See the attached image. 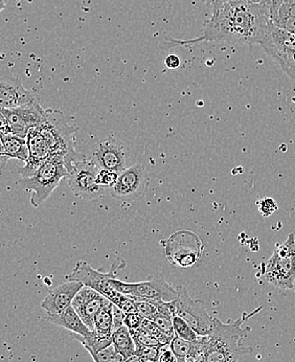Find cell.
I'll return each mask as SVG.
<instances>
[{"mask_svg": "<svg viewBox=\"0 0 295 362\" xmlns=\"http://www.w3.org/2000/svg\"><path fill=\"white\" fill-rule=\"evenodd\" d=\"M270 25V4H253L244 0H225L212 10L201 36L187 40L169 38L172 45L222 41L235 45H261Z\"/></svg>", "mask_w": 295, "mask_h": 362, "instance_id": "6da1fadb", "label": "cell"}, {"mask_svg": "<svg viewBox=\"0 0 295 362\" xmlns=\"http://www.w3.org/2000/svg\"><path fill=\"white\" fill-rule=\"evenodd\" d=\"M260 309L250 315L244 314L241 318L229 324L214 318L211 333L204 337V353L201 362H238L244 355L251 354L253 349L243 344L250 328H242V325Z\"/></svg>", "mask_w": 295, "mask_h": 362, "instance_id": "7a4b0ae2", "label": "cell"}, {"mask_svg": "<svg viewBox=\"0 0 295 362\" xmlns=\"http://www.w3.org/2000/svg\"><path fill=\"white\" fill-rule=\"evenodd\" d=\"M67 181L74 195L79 199L95 200L103 197L107 189L98 183L100 169L89 157L74 152L64 156Z\"/></svg>", "mask_w": 295, "mask_h": 362, "instance_id": "3957f363", "label": "cell"}, {"mask_svg": "<svg viewBox=\"0 0 295 362\" xmlns=\"http://www.w3.org/2000/svg\"><path fill=\"white\" fill-rule=\"evenodd\" d=\"M64 156H50V158L30 177L21 178L19 185L26 191H32L30 204L34 207L42 206L61 181L67 177Z\"/></svg>", "mask_w": 295, "mask_h": 362, "instance_id": "277c9868", "label": "cell"}, {"mask_svg": "<svg viewBox=\"0 0 295 362\" xmlns=\"http://www.w3.org/2000/svg\"><path fill=\"white\" fill-rule=\"evenodd\" d=\"M41 133L47 139L52 156H66L74 153V135L78 126L71 124L69 117L61 111L50 109L47 122L39 126Z\"/></svg>", "mask_w": 295, "mask_h": 362, "instance_id": "5b68a950", "label": "cell"}, {"mask_svg": "<svg viewBox=\"0 0 295 362\" xmlns=\"http://www.w3.org/2000/svg\"><path fill=\"white\" fill-rule=\"evenodd\" d=\"M111 286L120 293L133 298L161 303H172L178 298L177 288L172 287L161 274L139 283H126L113 279Z\"/></svg>", "mask_w": 295, "mask_h": 362, "instance_id": "8992f818", "label": "cell"}, {"mask_svg": "<svg viewBox=\"0 0 295 362\" xmlns=\"http://www.w3.org/2000/svg\"><path fill=\"white\" fill-rule=\"evenodd\" d=\"M178 298L173 302L175 315L183 317L199 337H207L213 328L214 318L209 315L205 309L204 302L193 300L183 286L177 287Z\"/></svg>", "mask_w": 295, "mask_h": 362, "instance_id": "52a82bcc", "label": "cell"}, {"mask_svg": "<svg viewBox=\"0 0 295 362\" xmlns=\"http://www.w3.org/2000/svg\"><path fill=\"white\" fill-rule=\"evenodd\" d=\"M115 268H117V265L113 264L111 272L103 274L98 270L93 269L87 262L80 261L76 264V267L66 276V279L69 281H80L84 286L93 288L105 298H108L113 304L117 305L124 294L120 293L111 286V281L115 279V276L119 272V270L115 272Z\"/></svg>", "mask_w": 295, "mask_h": 362, "instance_id": "ba28073f", "label": "cell"}, {"mask_svg": "<svg viewBox=\"0 0 295 362\" xmlns=\"http://www.w3.org/2000/svg\"><path fill=\"white\" fill-rule=\"evenodd\" d=\"M150 185V176L141 163H135L120 174L119 180L111 187L110 194L115 199L137 202L143 199Z\"/></svg>", "mask_w": 295, "mask_h": 362, "instance_id": "9c48e42d", "label": "cell"}, {"mask_svg": "<svg viewBox=\"0 0 295 362\" xmlns=\"http://www.w3.org/2000/svg\"><path fill=\"white\" fill-rule=\"evenodd\" d=\"M2 115L10 124L12 133L26 139L28 132L47 122L50 109H45L35 99L30 103L13 109H1Z\"/></svg>", "mask_w": 295, "mask_h": 362, "instance_id": "30bf717a", "label": "cell"}, {"mask_svg": "<svg viewBox=\"0 0 295 362\" xmlns=\"http://www.w3.org/2000/svg\"><path fill=\"white\" fill-rule=\"evenodd\" d=\"M89 159L100 170H110L121 174L127 169L128 150L119 139L105 137L93 146Z\"/></svg>", "mask_w": 295, "mask_h": 362, "instance_id": "8fae6325", "label": "cell"}, {"mask_svg": "<svg viewBox=\"0 0 295 362\" xmlns=\"http://www.w3.org/2000/svg\"><path fill=\"white\" fill-rule=\"evenodd\" d=\"M263 276L270 284L281 290H294L295 288V256H272L264 264Z\"/></svg>", "mask_w": 295, "mask_h": 362, "instance_id": "7c38bea8", "label": "cell"}, {"mask_svg": "<svg viewBox=\"0 0 295 362\" xmlns=\"http://www.w3.org/2000/svg\"><path fill=\"white\" fill-rule=\"evenodd\" d=\"M111 303L100 292L93 288L84 286L74 298L73 305L74 310L79 314L83 322L91 330L95 328V317L98 311Z\"/></svg>", "mask_w": 295, "mask_h": 362, "instance_id": "4fadbf2b", "label": "cell"}, {"mask_svg": "<svg viewBox=\"0 0 295 362\" xmlns=\"http://www.w3.org/2000/svg\"><path fill=\"white\" fill-rule=\"evenodd\" d=\"M28 147V159L26 165L19 169L21 178L30 177L52 156L49 143L41 133L40 128L36 127L28 132L26 136Z\"/></svg>", "mask_w": 295, "mask_h": 362, "instance_id": "5bb4252c", "label": "cell"}, {"mask_svg": "<svg viewBox=\"0 0 295 362\" xmlns=\"http://www.w3.org/2000/svg\"><path fill=\"white\" fill-rule=\"evenodd\" d=\"M84 284L80 281H69L50 290L41 303L43 310L47 315H56L62 313L73 305L74 298Z\"/></svg>", "mask_w": 295, "mask_h": 362, "instance_id": "9a60e30c", "label": "cell"}, {"mask_svg": "<svg viewBox=\"0 0 295 362\" xmlns=\"http://www.w3.org/2000/svg\"><path fill=\"white\" fill-rule=\"evenodd\" d=\"M36 98L26 90L23 83L17 78L4 75L0 80V107L13 109L34 101Z\"/></svg>", "mask_w": 295, "mask_h": 362, "instance_id": "2e32d148", "label": "cell"}, {"mask_svg": "<svg viewBox=\"0 0 295 362\" xmlns=\"http://www.w3.org/2000/svg\"><path fill=\"white\" fill-rule=\"evenodd\" d=\"M47 320L50 324L62 327V328L66 329L71 332L80 335L81 337H88L93 331L85 325V322L74 310L73 306L69 307L62 313L56 314V315H47Z\"/></svg>", "mask_w": 295, "mask_h": 362, "instance_id": "e0dca14e", "label": "cell"}, {"mask_svg": "<svg viewBox=\"0 0 295 362\" xmlns=\"http://www.w3.org/2000/svg\"><path fill=\"white\" fill-rule=\"evenodd\" d=\"M1 159L2 168L6 161L11 158L28 161V147L26 139L14 134H1Z\"/></svg>", "mask_w": 295, "mask_h": 362, "instance_id": "ac0fdd59", "label": "cell"}, {"mask_svg": "<svg viewBox=\"0 0 295 362\" xmlns=\"http://www.w3.org/2000/svg\"><path fill=\"white\" fill-rule=\"evenodd\" d=\"M260 45L265 52L272 49H295V34L273 25L270 21L267 34Z\"/></svg>", "mask_w": 295, "mask_h": 362, "instance_id": "d6986e66", "label": "cell"}, {"mask_svg": "<svg viewBox=\"0 0 295 362\" xmlns=\"http://www.w3.org/2000/svg\"><path fill=\"white\" fill-rule=\"evenodd\" d=\"M112 346H115L117 354L121 355L125 361L135 356L137 344H135L130 330L126 326L113 331Z\"/></svg>", "mask_w": 295, "mask_h": 362, "instance_id": "ffe728a7", "label": "cell"}, {"mask_svg": "<svg viewBox=\"0 0 295 362\" xmlns=\"http://www.w3.org/2000/svg\"><path fill=\"white\" fill-rule=\"evenodd\" d=\"M113 304L112 302L98 311L95 317V331L98 337L105 339H112L113 334Z\"/></svg>", "mask_w": 295, "mask_h": 362, "instance_id": "44dd1931", "label": "cell"}, {"mask_svg": "<svg viewBox=\"0 0 295 362\" xmlns=\"http://www.w3.org/2000/svg\"><path fill=\"white\" fill-rule=\"evenodd\" d=\"M266 52L281 66L286 75L295 80V49H272Z\"/></svg>", "mask_w": 295, "mask_h": 362, "instance_id": "7402d4cb", "label": "cell"}, {"mask_svg": "<svg viewBox=\"0 0 295 362\" xmlns=\"http://www.w3.org/2000/svg\"><path fill=\"white\" fill-rule=\"evenodd\" d=\"M79 340L82 342L89 354H96V353L100 352L104 349L112 346V339H105V338L100 337L95 331H91V334L87 337L79 338Z\"/></svg>", "mask_w": 295, "mask_h": 362, "instance_id": "603a6c76", "label": "cell"}, {"mask_svg": "<svg viewBox=\"0 0 295 362\" xmlns=\"http://www.w3.org/2000/svg\"><path fill=\"white\" fill-rule=\"evenodd\" d=\"M173 326H174L175 335L181 338V339L187 340V341H196L200 337L197 334L195 330L180 316L174 315Z\"/></svg>", "mask_w": 295, "mask_h": 362, "instance_id": "cb8c5ba5", "label": "cell"}, {"mask_svg": "<svg viewBox=\"0 0 295 362\" xmlns=\"http://www.w3.org/2000/svg\"><path fill=\"white\" fill-rule=\"evenodd\" d=\"M132 334L133 339H134L135 344H141V346H156V348H163L161 342L157 339L152 333L149 332L145 328L141 327L135 331H130Z\"/></svg>", "mask_w": 295, "mask_h": 362, "instance_id": "d4e9b609", "label": "cell"}, {"mask_svg": "<svg viewBox=\"0 0 295 362\" xmlns=\"http://www.w3.org/2000/svg\"><path fill=\"white\" fill-rule=\"evenodd\" d=\"M133 300L137 303V311L145 320H152L158 314V302L141 300V298H133Z\"/></svg>", "mask_w": 295, "mask_h": 362, "instance_id": "484cf974", "label": "cell"}, {"mask_svg": "<svg viewBox=\"0 0 295 362\" xmlns=\"http://www.w3.org/2000/svg\"><path fill=\"white\" fill-rule=\"evenodd\" d=\"M161 351H163V348H156V346H141V344H137L135 356L145 359V361H147L158 362Z\"/></svg>", "mask_w": 295, "mask_h": 362, "instance_id": "4316f807", "label": "cell"}, {"mask_svg": "<svg viewBox=\"0 0 295 362\" xmlns=\"http://www.w3.org/2000/svg\"><path fill=\"white\" fill-rule=\"evenodd\" d=\"M274 254L277 256L287 258V257L295 256V237L294 233H290L288 235L287 240L284 243L277 244L275 246Z\"/></svg>", "mask_w": 295, "mask_h": 362, "instance_id": "83f0119b", "label": "cell"}, {"mask_svg": "<svg viewBox=\"0 0 295 362\" xmlns=\"http://www.w3.org/2000/svg\"><path fill=\"white\" fill-rule=\"evenodd\" d=\"M95 362H121L123 357L117 354L115 346H110L96 354H91Z\"/></svg>", "mask_w": 295, "mask_h": 362, "instance_id": "f1b7e54d", "label": "cell"}, {"mask_svg": "<svg viewBox=\"0 0 295 362\" xmlns=\"http://www.w3.org/2000/svg\"><path fill=\"white\" fill-rule=\"evenodd\" d=\"M120 173L110 170H100L98 175V183L105 189H111L115 187L119 180Z\"/></svg>", "mask_w": 295, "mask_h": 362, "instance_id": "f546056e", "label": "cell"}, {"mask_svg": "<svg viewBox=\"0 0 295 362\" xmlns=\"http://www.w3.org/2000/svg\"><path fill=\"white\" fill-rule=\"evenodd\" d=\"M258 209L263 217H270L274 211H277V204L271 197H265L258 202Z\"/></svg>", "mask_w": 295, "mask_h": 362, "instance_id": "4dcf8cb0", "label": "cell"}, {"mask_svg": "<svg viewBox=\"0 0 295 362\" xmlns=\"http://www.w3.org/2000/svg\"><path fill=\"white\" fill-rule=\"evenodd\" d=\"M144 320L145 318L139 313V312H131L127 313L125 316V326L130 331H135L143 326Z\"/></svg>", "mask_w": 295, "mask_h": 362, "instance_id": "1f68e13d", "label": "cell"}, {"mask_svg": "<svg viewBox=\"0 0 295 362\" xmlns=\"http://www.w3.org/2000/svg\"><path fill=\"white\" fill-rule=\"evenodd\" d=\"M125 316H126V313L115 305L113 306V331L125 326Z\"/></svg>", "mask_w": 295, "mask_h": 362, "instance_id": "d6a6232c", "label": "cell"}, {"mask_svg": "<svg viewBox=\"0 0 295 362\" xmlns=\"http://www.w3.org/2000/svg\"><path fill=\"white\" fill-rule=\"evenodd\" d=\"M181 60L177 54H169V56L166 57L165 59V65L169 69H176L180 66Z\"/></svg>", "mask_w": 295, "mask_h": 362, "instance_id": "836d02e7", "label": "cell"}, {"mask_svg": "<svg viewBox=\"0 0 295 362\" xmlns=\"http://www.w3.org/2000/svg\"><path fill=\"white\" fill-rule=\"evenodd\" d=\"M158 362H178V359H177L176 355L174 354V352L170 349H163L161 351V357H159Z\"/></svg>", "mask_w": 295, "mask_h": 362, "instance_id": "e575fe53", "label": "cell"}, {"mask_svg": "<svg viewBox=\"0 0 295 362\" xmlns=\"http://www.w3.org/2000/svg\"><path fill=\"white\" fill-rule=\"evenodd\" d=\"M0 117H1V123H0V132H1V134H13L10 124L6 121V117H4L2 113H0Z\"/></svg>", "mask_w": 295, "mask_h": 362, "instance_id": "d590c367", "label": "cell"}, {"mask_svg": "<svg viewBox=\"0 0 295 362\" xmlns=\"http://www.w3.org/2000/svg\"><path fill=\"white\" fill-rule=\"evenodd\" d=\"M225 0H207V4L211 6V10H214V8L219 6L220 4H223Z\"/></svg>", "mask_w": 295, "mask_h": 362, "instance_id": "8d00e7d4", "label": "cell"}, {"mask_svg": "<svg viewBox=\"0 0 295 362\" xmlns=\"http://www.w3.org/2000/svg\"><path fill=\"white\" fill-rule=\"evenodd\" d=\"M244 1L253 4H270L271 6V2H272V0H244Z\"/></svg>", "mask_w": 295, "mask_h": 362, "instance_id": "74e56055", "label": "cell"}, {"mask_svg": "<svg viewBox=\"0 0 295 362\" xmlns=\"http://www.w3.org/2000/svg\"><path fill=\"white\" fill-rule=\"evenodd\" d=\"M4 6H6V2H4V0H1V10H4Z\"/></svg>", "mask_w": 295, "mask_h": 362, "instance_id": "f35d334b", "label": "cell"}, {"mask_svg": "<svg viewBox=\"0 0 295 362\" xmlns=\"http://www.w3.org/2000/svg\"><path fill=\"white\" fill-rule=\"evenodd\" d=\"M292 102H294V103H295V97L292 98Z\"/></svg>", "mask_w": 295, "mask_h": 362, "instance_id": "ab89813d", "label": "cell"}]
</instances>
